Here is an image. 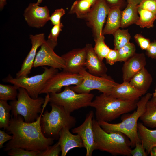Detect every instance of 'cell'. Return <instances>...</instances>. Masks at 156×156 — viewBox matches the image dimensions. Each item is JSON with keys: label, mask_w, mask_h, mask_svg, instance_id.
<instances>
[{"label": "cell", "mask_w": 156, "mask_h": 156, "mask_svg": "<svg viewBox=\"0 0 156 156\" xmlns=\"http://www.w3.org/2000/svg\"><path fill=\"white\" fill-rule=\"evenodd\" d=\"M48 102L45 101L42 109L36 120L32 122H25L20 115L11 116L9 125L6 130L12 134V138L5 146L4 151L15 148L30 151H43L51 146L54 139L46 137L42 132L40 119Z\"/></svg>", "instance_id": "cell-1"}, {"label": "cell", "mask_w": 156, "mask_h": 156, "mask_svg": "<svg viewBox=\"0 0 156 156\" xmlns=\"http://www.w3.org/2000/svg\"><path fill=\"white\" fill-rule=\"evenodd\" d=\"M138 100H124L102 93L96 96L90 106L96 110V119L108 122L136 108Z\"/></svg>", "instance_id": "cell-2"}, {"label": "cell", "mask_w": 156, "mask_h": 156, "mask_svg": "<svg viewBox=\"0 0 156 156\" xmlns=\"http://www.w3.org/2000/svg\"><path fill=\"white\" fill-rule=\"evenodd\" d=\"M92 125L95 150L106 151L113 155H131V142L124 134L118 131H105L94 118L93 119Z\"/></svg>", "instance_id": "cell-3"}, {"label": "cell", "mask_w": 156, "mask_h": 156, "mask_svg": "<svg viewBox=\"0 0 156 156\" xmlns=\"http://www.w3.org/2000/svg\"><path fill=\"white\" fill-rule=\"evenodd\" d=\"M153 94H146L138 101L136 110L124 118L120 122L112 124L102 121H98L102 129L107 133L118 131L122 133L129 139L131 146L135 147L136 144L141 142L137 129L138 119L144 112L147 102Z\"/></svg>", "instance_id": "cell-4"}, {"label": "cell", "mask_w": 156, "mask_h": 156, "mask_svg": "<svg viewBox=\"0 0 156 156\" xmlns=\"http://www.w3.org/2000/svg\"><path fill=\"white\" fill-rule=\"evenodd\" d=\"M51 107L50 112L46 111L40 119L42 133L47 138L54 139L59 138L60 131L66 127L70 129L76 123L75 118L67 112L64 108L56 104L50 103Z\"/></svg>", "instance_id": "cell-5"}, {"label": "cell", "mask_w": 156, "mask_h": 156, "mask_svg": "<svg viewBox=\"0 0 156 156\" xmlns=\"http://www.w3.org/2000/svg\"><path fill=\"white\" fill-rule=\"evenodd\" d=\"M18 90L17 99L10 103L12 107L11 116L21 115L26 122L35 121L39 116V114L42 111V106L45 99L39 97L33 99L22 88H20Z\"/></svg>", "instance_id": "cell-6"}, {"label": "cell", "mask_w": 156, "mask_h": 156, "mask_svg": "<svg viewBox=\"0 0 156 156\" xmlns=\"http://www.w3.org/2000/svg\"><path fill=\"white\" fill-rule=\"evenodd\" d=\"M94 96L92 93H77L67 86L65 87L62 92L49 93V102L62 107L67 112L71 114L75 110L90 106Z\"/></svg>", "instance_id": "cell-7"}, {"label": "cell", "mask_w": 156, "mask_h": 156, "mask_svg": "<svg viewBox=\"0 0 156 156\" xmlns=\"http://www.w3.org/2000/svg\"><path fill=\"white\" fill-rule=\"evenodd\" d=\"M44 71L42 73L31 77L21 76L14 78L10 74L3 79L5 82L9 83L19 88H24L29 96L33 99L38 97L41 90L47 81L54 74L58 72V69L44 67Z\"/></svg>", "instance_id": "cell-8"}, {"label": "cell", "mask_w": 156, "mask_h": 156, "mask_svg": "<svg viewBox=\"0 0 156 156\" xmlns=\"http://www.w3.org/2000/svg\"><path fill=\"white\" fill-rule=\"evenodd\" d=\"M86 69V67L83 68L79 73L83 79L81 83L77 86L70 87L77 93L89 94L91 91L96 90L102 93L109 95L114 87L118 84L107 75L102 76L94 75L87 71Z\"/></svg>", "instance_id": "cell-9"}, {"label": "cell", "mask_w": 156, "mask_h": 156, "mask_svg": "<svg viewBox=\"0 0 156 156\" xmlns=\"http://www.w3.org/2000/svg\"><path fill=\"white\" fill-rule=\"evenodd\" d=\"M110 8L105 0H96L84 19L92 29L94 39L103 35V26Z\"/></svg>", "instance_id": "cell-10"}, {"label": "cell", "mask_w": 156, "mask_h": 156, "mask_svg": "<svg viewBox=\"0 0 156 156\" xmlns=\"http://www.w3.org/2000/svg\"><path fill=\"white\" fill-rule=\"evenodd\" d=\"M83 79L79 73H73L63 70L58 72L47 81L40 94L60 92L63 87L77 86L81 83Z\"/></svg>", "instance_id": "cell-11"}, {"label": "cell", "mask_w": 156, "mask_h": 156, "mask_svg": "<svg viewBox=\"0 0 156 156\" xmlns=\"http://www.w3.org/2000/svg\"><path fill=\"white\" fill-rule=\"evenodd\" d=\"M40 47L34 60L33 67L49 66L60 70L65 68L64 59L55 52V48L47 40Z\"/></svg>", "instance_id": "cell-12"}, {"label": "cell", "mask_w": 156, "mask_h": 156, "mask_svg": "<svg viewBox=\"0 0 156 156\" xmlns=\"http://www.w3.org/2000/svg\"><path fill=\"white\" fill-rule=\"evenodd\" d=\"M36 3H30L24 11L23 16L30 27L39 28L49 20V11L46 6H40Z\"/></svg>", "instance_id": "cell-13"}, {"label": "cell", "mask_w": 156, "mask_h": 156, "mask_svg": "<svg viewBox=\"0 0 156 156\" xmlns=\"http://www.w3.org/2000/svg\"><path fill=\"white\" fill-rule=\"evenodd\" d=\"M93 116V112L91 111L87 114L83 122L72 130L73 133L78 134L81 137L86 150V156H91L95 150L94 137L92 125Z\"/></svg>", "instance_id": "cell-14"}, {"label": "cell", "mask_w": 156, "mask_h": 156, "mask_svg": "<svg viewBox=\"0 0 156 156\" xmlns=\"http://www.w3.org/2000/svg\"><path fill=\"white\" fill-rule=\"evenodd\" d=\"M86 54L85 47L73 49L62 55L61 57L65 61L66 66L63 70L73 73H79L82 68L85 67Z\"/></svg>", "instance_id": "cell-15"}, {"label": "cell", "mask_w": 156, "mask_h": 156, "mask_svg": "<svg viewBox=\"0 0 156 156\" xmlns=\"http://www.w3.org/2000/svg\"><path fill=\"white\" fill-rule=\"evenodd\" d=\"M31 47L24 59L21 68L16 74V77L21 76H28L30 73L38 49L46 41L44 34L43 33L29 35Z\"/></svg>", "instance_id": "cell-16"}, {"label": "cell", "mask_w": 156, "mask_h": 156, "mask_svg": "<svg viewBox=\"0 0 156 156\" xmlns=\"http://www.w3.org/2000/svg\"><path fill=\"white\" fill-rule=\"evenodd\" d=\"M146 63L145 54L135 53L124 62L122 68L123 81L129 82L131 78L144 67Z\"/></svg>", "instance_id": "cell-17"}, {"label": "cell", "mask_w": 156, "mask_h": 156, "mask_svg": "<svg viewBox=\"0 0 156 156\" xmlns=\"http://www.w3.org/2000/svg\"><path fill=\"white\" fill-rule=\"evenodd\" d=\"M86 58L85 67L88 72L94 75L102 76L106 75L107 68L105 64L98 57L94 47L90 44H86Z\"/></svg>", "instance_id": "cell-18"}, {"label": "cell", "mask_w": 156, "mask_h": 156, "mask_svg": "<svg viewBox=\"0 0 156 156\" xmlns=\"http://www.w3.org/2000/svg\"><path fill=\"white\" fill-rule=\"evenodd\" d=\"M146 92L135 88L129 82L123 81L114 87L109 95L121 100L135 101L138 100L140 97L145 95Z\"/></svg>", "instance_id": "cell-19"}, {"label": "cell", "mask_w": 156, "mask_h": 156, "mask_svg": "<svg viewBox=\"0 0 156 156\" xmlns=\"http://www.w3.org/2000/svg\"><path fill=\"white\" fill-rule=\"evenodd\" d=\"M70 129L66 127H64L59 133L58 142L61 148L62 156H65L70 150L74 148L84 147L80 136L77 134H72Z\"/></svg>", "instance_id": "cell-20"}, {"label": "cell", "mask_w": 156, "mask_h": 156, "mask_svg": "<svg viewBox=\"0 0 156 156\" xmlns=\"http://www.w3.org/2000/svg\"><path fill=\"white\" fill-rule=\"evenodd\" d=\"M120 6L111 7L108 12L105 25L102 34H113L121 27V11Z\"/></svg>", "instance_id": "cell-21"}, {"label": "cell", "mask_w": 156, "mask_h": 156, "mask_svg": "<svg viewBox=\"0 0 156 156\" xmlns=\"http://www.w3.org/2000/svg\"><path fill=\"white\" fill-rule=\"evenodd\" d=\"M138 132L141 142L148 155L156 145V130L149 129L141 123L138 124Z\"/></svg>", "instance_id": "cell-22"}, {"label": "cell", "mask_w": 156, "mask_h": 156, "mask_svg": "<svg viewBox=\"0 0 156 156\" xmlns=\"http://www.w3.org/2000/svg\"><path fill=\"white\" fill-rule=\"evenodd\" d=\"M153 81V78L145 67L131 78L130 84L139 90L147 92Z\"/></svg>", "instance_id": "cell-23"}, {"label": "cell", "mask_w": 156, "mask_h": 156, "mask_svg": "<svg viewBox=\"0 0 156 156\" xmlns=\"http://www.w3.org/2000/svg\"><path fill=\"white\" fill-rule=\"evenodd\" d=\"M138 5L128 3L127 7L121 11V27H126L136 24L139 19L138 12Z\"/></svg>", "instance_id": "cell-24"}, {"label": "cell", "mask_w": 156, "mask_h": 156, "mask_svg": "<svg viewBox=\"0 0 156 156\" xmlns=\"http://www.w3.org/2000/svg\"><path fill=\"white\" fill-rule=\"evenodd\" d=\"M144 125L156 128V105L149 100L147 103L145 111L140 117Z\"/></svg>", "instance_id": "cell-25"}, {"label": "cell", "mask_w": 156, "mask_h": 156, "mask_svg": "<svg viewBox=\"0 0 156 156\" xmlns=\"http://www.w3.org/2000/svg\"><path fill=\"white\" fill-rule=\"evenodd\" d=\"M92 5L90 2L86 0H76L72 5L69 13L75 14L77 18L84 19Z\"/></svg>", "instance_id": "cell-26"}, {"label": "cell", "mask_w": 156, "mask_h": 156, "mask_svg": "<svg viewBox=\"0 0 156 156\" xmlns=\"http://www.w3.org/2000/svg\"><path fill=\"white\" fill-rule=\"evenodd\" d=\"M138 12L140 16L135 24L142 28L153 27L156 14L138 7Z\"/></svg>", "instance_id": "cell-27"}, {"label": "cell", "mask_w": 156, "mask_h": 156, "mask_svg": "<svg viewBox=\"0 0 156 156\" xmlns=\"http://www.w3.org/2000/svg\"><path fill=\"white\" fill-rule=\"evenodd\" d=\"M12 107L7 101L0 100V128L6 129L9 125Z\"/></svg>", "instance_id": "cell-28"}, {"label": "cell", "mask_w": 156, "mask_h": 156, "mask_svg": "<svg viewBox=\"0 0 156 156\" xmlns=\"http://www.w3.org/2000/svg\"><path fill=\"white\" fill-rule=\"evenodd\" d=\"M19 88L17 86L0 84V100L7 101L16 100L18 93L17 90Z\"/></svg>", "instance_id": "cell-29"}, {"label": "cell", "mask_w": 156, "mask_h": 156, "mask_svg": "<svg viewBox=\"0 0 156 156\" xmlns=\"http://www.w3.org/2000/svg\"><path fill=\"white\" fill-rule=\"evenodd\" d=\"M114 37V49L118 50L130 42L131 36L128 29H119L113 34Z\"/></svg>", "instance_id": "cell-30"}, {"label": "cell", "mask_w": 156, "mask_h": 156, "mask_svg": "<svg viewBox=\"0 0 156 156\" xmlns=\"http://www.w3.org/2000/svg\"><path fill=\"white\" fill-rule=\"evenodd\" d=\"M95 45L94 49L99 58L102 60L105 58L111 49L105 42L104 35L94 39Z\"/></svg>", "instance_id": "cell-31"}, {"label": "cell", "mask_w": 156, "mask_h": 156, "mask_svg": "<svg viewBox=\"0 0 156 156\" xmlns=\"http://www.w3.org/2000/svg\"><path fill=\"white\" fill-rule=\"evenodd\" d=\"M136 48L133 43L129 42L118 50V62H125L136 53Z\"/></svg>", "instance_id": "cell-32"}, {"label": "cell", "mask_w": 156, "mask_h": 156, "mask_svg": "<svg viewBox=\"0 0 156 156\" xmlns=\"http://www.w3.org/2000/svg\"><path fill=\"white\" fill-rule=\"evenodd\" d=\"M63 27V25L61 22L58 25H54L48 36L47 41L54 48L57 45V38Z\"/></svg>", "instance_id": "cell-33"}, {"label": "cell", "mask_w": 156, "mask_h": 156, "mask_svg": "<svg viewBox=\"0 0 156 156\" xmlns=\"http://www.w3.org/2000/svg\"><path fill=\"white\" fill-rule=\"evenodd\" d=\"M10 156H38L40 152L28 151L20 148H12L8 151Z\"/></svg>", "instance_id": "cell-34"}, {"label": "cell", "mask_w": 156, "mask_h": 156, "mask_svg": "<svg viewBox=\"0 0 156 156\" xmlns=\"http://www.w3.org/2000/svg\"><path fill=\"white\" fill-rule=\"evenodd\" d=\"M60 152L61 147L58 142L53 146H51L44 151L40 152L38 156H58Z\"/></svg>", "instance_id": "cell-35"}, {"label": "cell", "mask_w": 156, "mask_h": 156, "mask_svg": "<svg viewBox=\"0 0 156 156\" xmlns=\"http://www.w3.org/2000/svg\"><path fill=\"white\" fill-rule=\"evenodd\" d=\"M135 41L142 50H146L151 43L149 39L146 38L141 34H136L134 36Z\"/></svg>", "instance_id": "cell-36"}, {"label": "cell", "mask_w": 156, "mask_h": 156, "mask_svg": "<svg viewBox=\"0 0 156 156\" xmlns=\"http://www.w3.org/2000/svg\"><path fill=\"white\" fill-rule=\"evenodd\" d=\"M65 10L63 8L57 9L50 16L49 20L51 24L54 25L59 24L61 22V18L65 14Z\"/></svg>", "instance_id": "cell-37"}, {"label": "cell", "mask_w": 156, "mask_h": 156, "mask_svg": "<svg viewBox=\"0 0 156 156\" xmlns=\"http://www.w3.org/2000/svg\"><path fill=\"white\" fill-rule=\"evenodd\" d=\"M138 7L156 14V0H143Z\"/></svg>", "instance_id": "cell-38"}, {"label": "cell", "mask_w": 156, "mask_h": 156, "mask_svg": "<svg viewBox=\"0 0 156 156\" xmlns=\"http://www.w3.org/2000/svg\"><path fill=\"white\" fill-rule=\"evenodd\" d=\"M135 148L131 150V155L133 156H146L148 155L141 142L136 144Z\"/></svg>", "instance_id": "cell-39"}, {"label": "cell", "mask_w": 156, "mask_h": 156, "mask_svg": "<svg viewBox=\"0 0 156 156\" xmlns=\"http://www.w3.org/2000/svg\"><path fill=\"white\" fill-rule=\"evenodd\" d=\"M118 54L117 50L110 49L109 52L105 57L107 63L110 65H114L118 62Z\"/></svg>", "instance_id": "cell-40"}, {"label": "cell", "mask_w": 156, "mask_h": 156, "mask_svg": "<svg viewBox=\"0 0 156 156\" xmlns=\"http://www.w3.org/2000/svg\"><path fill=\"white\" fill-rule=\"evenodd\" d=\"M146 51V54L148 57L156 59V40L151 42L149 47Z\"/></svg>", "instance_id": "cell-41"}, {"label": "cell", "mask_w": 156, "mask_h": 156, "mask_svg": "<svg viewBox=\"0 0 156 156\" xmlns=\"http://www.w3.org/2000/svg\"><path fill=\"white\" fill-rule=\"evenodd\" d=\"M11 136L5 132L4 131L0 130V148L3 147V144L6 142L9 141L12 138Z\"/></svg>", "instance_id": "cell-42"}, {"label": "cell", "mask_w": 156, "mask_h": 156, "mask_svg": "<svg viewBox=\"0 0 156 156\" xmlns=\"http://www.w3.org/2000/svg\"><path fill=\"white\" fill-rule=\"evenodd\" d=\"M111 7L120 6V8L125 3V0H105Z\"/></svg>", "instance_id": "cell-43"}, {"label": "cell", "mask_w": 156, "mask_h": 156, "mask_svg": "<svg viewBox=\"0 0 156 156\" xmlns=\"http://www.w3.org/2000/svg\"><path fill=\"white\" fill-rule=\"evenodd\" d=\"M128 3H131L138 5L143 0H126Z\"/></svg>", "instance_id": "cell-44"}, {"label": "cell", "mask_w": 156, "mask_h": 156, "mask_svg": "<svg viewBox=\"0 0 156 156\" xmlns=\"http://www.w3.org/2000/svg\"><path fill=\"white\" fill-rule=\"evenodd\" d=\"M9 0H0V9L2 10L7 4V1Z\"/></svg>", "instance_id": "cell-45"}, {"label": "cell", "mask_w": 156, "mask_h": 156, "mask_svg": "<svg viewBox=\"0 0 156 156\" xmlns=\"http://www.w3.org/2000/svg\"><path fill=\"white\" fill-rule=\"evenodd\" d=\"M150 154L151 156H156V145L152 148Z\"/></svg>", "instance_id": "cell-46"}, {"label": "cell", "mask_w": 156, "mask_h": 156, "mask_svg": "<svg viewBox=\"0 0 156 156\" xmlns=\"http://www.w3.org/2000/svg\"><path fill=\"white\" fill-rule=\"evenodd\" d=\"M150 101L154 104L156 105V96H152Z\"/></svg>", "instance_id": "cell-47"}, {"label": "cell", "mask_w": 156, "mask_h": 156, "mask_svg": "<svg viewBox=\"0 0 156 156\" xmlns=\"http://www.w3.org/2000/svg\"><path fill=\"white\" fill-rule=\"evenodd\" d=\"M90 2L93 5L94 3L95 2L96 0H86Z\"/></svg>", "instance_id": "cell-48"}, {"label": "cell", "mask_w": 156, "mask_h": 156, "mask_svg": "<svg viewBox=\"0 0 156 156\" xmlns=\"http://www.w3.org/2000/svg\"><path fill=\"white\" fill-rule=\"evenodd\" d=\"M43 0H37L36 3L40 5L42 2Z\"/></svg>", "instance_id": "cell-49"}, {"label": "cell", "mask_w": 156, "mask_h": 156, "mask_svg": "<svg viewBox=\"0 0 156 156\" xmlns=\"http://www.w3.org/2000/svg\"><path fill=\"white\" fill-rule=\"evenodd\" d=\"M153 96H156V89L155 90V92L153 93Z\"/></svg>", "instance_id": "cell-50"}]
</instances>
